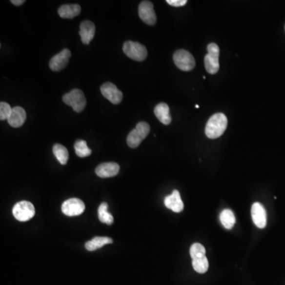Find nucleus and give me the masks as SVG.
<instances>
[{
  "label": "nucleus",
  "instance_id": "1",
  "mask_svg": "<svg viewBox=\"0 0 285 285\" xmlns=\"http://www.w3.org/2000/svg\"><path fill=\"white\" fill-rule=\"evenodd\" d=\"M227 127V118L222 113L212 115L205 126V134L209 139H217L221 137Z\"/></svg>",
  "mask_w": 285,
  "mask_h": 285
},
{
  "label": "nucleus",
  "instance_id": "2",
  "mask_svg": "<svg viewBox=\"0 0 285 285\" xmlns=\"http://www.w3.org/2000/svg\"><path fill=\"white\" fill-rule=\"evenodd\" d=\"M150 132V125L147 122H139L137 127L131 131L127 137V143L131 148H137L142 141L148 136Z\"/></svg>",
  "mask_w": 285,
  "mask_h": 285
},
{
  "label": "nucleus",
  "instance_id": "3",
  "mask_svg": "<svg viewBox=\"0 0 285 285\" xmlns=\"http://www.w3.org/2000/svg\"><path fill=\"white\" fill-rule=\"evenodd\" d=\"M63 101L66 105L72 107L76 113L83 111L86 105V97L82 90L79 89H74L63 95Z\"/></svg>",
  "mask_w": 285,
  "mask_h": 285
},
{
  "label": "nucleus",
  "instance_id": "4",
  "mask_svg": "<svg viewBox=\"0 0 285 285\" xmlns=\"http://www.w3.org/2000/svg\"><path fill=\"white\" fill-rule=\"evenodd\" d=\"M208 54L204 57V66L206 71L211 75H215L220 70V48L215 43H210L207 47Z\"/></svg>",
  "mask_w": 285,
  "mask_h": 285
},
{
  "label": "nucleus",
  "instance_id": "5",
  "mask_svg": "<svg viewBox=\"0 0 285 285\" xmlns=\"http://www.w3.org/2000/svg\"><path fill=\"white\" fill-rule=\"evenodd\" d=\"M123 52L133 61H143L147 57V50L144 45L139 42L127 41L123 45Z\"/></svg>",
  "mask_w": 285,
  "mask_h": 285
},
{
  "label": "nucleus",
  "instance_id": "6",
  "mask_svg": "<svg viewBox=\"0 0 285 285\" xmlns=\"http://www.w3.org/2000/svg\"><path fill=\"white\" fill-rule=\"evenodd\" d=\"M175 65L184 71H189L195 67L196 62L193 55L184 49H180L174 53L173 56Z\"/></svg>",
  "mask_w": 285,
  "mask_h": 285
},
{
  "label": "nucleus",
  "instance_id": "7",
  "mask_svg": "<svg viewBox=\"0 0 285 285\" xmlns=\"http://www.w3.org/2000/svg\"><path fill=\"white\" fill-rule=\"evenodd\" d=\"M12 212L16 220L21 222H25L34 217L35 215V208L33 204L22 201L14 206Z\"/></svg>",
  "mask_w": 285,
  "mask_h": 285
},
{
  "label": "nucleus",
  "instance_id": "8",
  "mask_svg": "<svg viewBox=\"0 0 285 285\" xmlns=\"http://www.w3.org/2000/svg\"><path fill=\"white\" fill-rule=\"evenodd\" d=\"M139 16L143 22L153 25L156 23L157 18L154 10L153 3L150 1H142L139 6Z\"/></svg>",
  "mask_w": 285,
  "mask_h": 285
},
{
  "label": "nucleus",
  "instance_id": "9",
  "mask_svg": "<svg viewBox=\"0 0 285 285\" xmlns=\"http://www.w3.org/2000/svg\"><path fill=\"white\" fill-rule=\"evenodd\" d=\"M61 209L66 216H80L85 210V204L80 199L71 198L63 202Z\"/></svg>",
  "mask_w": 285,
  "mask_h": 285
},
{
  "label": "nucleus",
  "instance_id": "10",
  "mask_svg": "<svg viewBox=\"0 0 285 285\" xmlns=\"http://www.w3.org/2000/svg\"><path fill=\"white\" fill-rule=\"evenodd\" d=\"M101 92L105 99L114 105L122 102L123 94L118 87L112 82H105L101 86Z\"/></svg>",
  "mask_w": 285,
  "mask_h": 285
},
{
  "label": "nucleus",
  "instance_id": "11",
  "mask_svg": "<svg viewBox=\"0 0 285 285\" xmlns=\"http://www.w3.org/2000/svg\"><path fill=\"white\" fill-rule=\"evenodd\" d=\"M252 220L258 228L263 229L267 224V213L264 206L259 202L253 204L251 207Z\"/></svg>",
  "mask_w": 285,
  "mask_h": 285
},
{
  "label": "nucleus",
  "instance_id": "12",
  "mask_svg": "<svg viewBox=\"0 0 285 285\" xmlns=\"http://www.w3.org/2000/svg\"><path fill=\"white\" fill-rule=\"evenodd\" d=\"M71 51L67 48H64L61 53L55 55L54 57L49 61V67L53 71H60L63 70L71 58Z\"/></svg>",
  "mask_w": 285,
  "mask_h": 285
},
{
  "label": "nucleus",
  "instance_id": "13",
  "mask_svg": "<svg viewBox=\"0 0 285 285\" xmlns=\"http://www.w3.org/2000/svg\"><path fill=\"white\" fill-rule=\"evenodd\" d=\"M164 204L166 208L172 210L173 212L179 213L183 212L184 209V204H183L180 193L178 190L173 191L172 194L166 196L164 199Z\"/></svg>",
  "mask_w": 285,
  "mask_h": 285
},
{
  "label": "nucleus",
  "instance_id": "14",
  "mask_svg": "<svg viewBox=\"0 0 285 285\" xmlns=\"http://www.w3.org/2000/svg\"><path fill=\"white\" fill-rule=\"evenodd\" d=\"M120 166L116 163H104L95 169V173L102 178H112L118 175Z\"/></svg>",
  "mask_w": 285,
  "mask_h": 285
},
{
  "label": "nucleus",
  "instance_id": "15",
  "mask_svg": "<svg viewBox=\"0 0 285 285\" xmlns=\"http://www.w3.org/2000/svg\"><path fill=\"white\" fill-rule=\"evenodd\" d=\"M95 34V25L92 21L86 20L80 24V35L84 44H89L94 39Z\"/></svg>",
  "mask_w": 285,
  "mask_h": 285
},
{
  "label": "nucleus",
  "instance_id": "16",
  "mask_svg": "<svg viewBox=\"0 0 285 285\" xmlns=\"http://www.w3.org/2000/svg\"><path fill=\"white\" fill-rule=\"evenodd\" d=\"M26 120V113L25 109L20 106H15L12 109L11 115L9 117L8 123L13 128H19L23 125Z\"/></svg>",
  "mask_w": 285,
  "mask_h": 285
},
{
  "label": "nucleus",
  "instance_id": "17",
  "mask_svg": "<svg viewBox=\"0 0 285 285\" xmlns=\"http://www.w3.org/2000/svg\"><path fill=\"white\" fill-rule=\"evenodd\" d=\"M154 113H155L156 118L161 122L162 124L168 125V124H170L171 123L172 118L170 116V108L166 103L162 102L158 104L155 107Z\"/></svg>",
  "mask_w": 285,
  "mask_h": 285
},
{
  "label": "nucleus",
  "instance_id": "18",
  "mask_svg": "<svg viewBox=\"0 0 285 285\" xmlns=\"http://www.w3.org/2000/svg\"><path fill=\"white\" fill-rule=\"evenodd\" d=\"M81 13V6L79 4L63 5L58 10V14L63 19H71Z\"/></svg>",
  "mask_w": 285,
  "mask_h": 285
},
{
  "label": "nucleus",
  "instance_id": "19",
  "mask_svg": "<svg viewBox=\"0 0 285 285\" xmlns=\"http://www.w3.org/2000/svg\"><path fill=\"white\" fill-rule=\"evenodd\" d=\"M113 243V239L108 237H95L85 244V247L88 251H95L106 244Z\"/></svg>",
  "mask_w": 285,
  "mask_h": 285
},
{
  "label": "nucleus",
  "instance_id": "20",
  "mask_svg": "<svg viewBox=\"0 0 285 285\" xmlns=\"http://www.w3.org/2000/svg\"><path fill=\"white\" fill-rule=\"evenodd\" d=\"M220 220L223 226L227 230L232 229L236 221L235 214L230 209H224L220 213Z\"/></svg>",
  "mask_w": 285,
  "mask_h": 285
},
{
  "label": "nucleus",
  "instance_id": "21",
  "mask_svg": "<svg viewBox=\"0 0 285 285\" xmlns=\"http://www.w3.org/2000/svg\"><path fill=\"white\" fill-rule=\"evenodd\" d=\"M53 152L54 154L55 157L59 161L60 163L62 165H66L68 161V151L63 145L56 143L53 147Z\"/></svg>",
  "mask_w": 285,
  "mask_h": 285
},
{
  "label": "nucleus",
  "instance_id": "22",
  "mask_svg": "<svg viewBox=\"0 0 285 285\" xmlns=\"http://www.w3.org/2000/svg\"><path fill=\"white\" fill-rule=\"evenodd\" d=\"M99 219L102 223L106 224L107 225H111L113 223V217L111 214L108 212V204L103 202L100 204L98 209Z\"/></svg>",
  "mask_w": 285,
  "mask_h": 285
},
{
  "label": "nucleus",
  "instance_id": "23",
  "mask_svg": "<svg viewBox=\"0 0 285 285\" xmlns=\"http://www.w3.org/2000/svg\"><path fill=\"white\" fill-rule=\"evenodd\" d=\"M74 147H75L76 155L80 158L87 157L92 153V151L87 146L86 141H82V140L76 141Z\"/></svg>",
  "mask_w": 285,
  "mask_h": 285
},
{
  "label": "nucleus",
  "instance_id": "24",
  "mask_svg": "<svg viewBox=\"0 0 285 285\" xmlns=\"http://www.w3.org/2000/svg\"><path fill=\"white\" fill-rule=\"evenodd\" d=\"M193 268L198 273H204L208 269V261L206 256L194 259L192 262Z\"/></svg>",
  "mask_w": 285,
  "mask_h": 285
},
{
  "label": "nucleus",
  "instance_id": "25",
  "mask_svg": "<svg viewBox=\"0 0 285 285\" xmlns=\"http://www.w3.org/2000/svg\"><path fill=\"white\" fill-rule=\"evenodd\" d=\"M189 253H190L192 260H194L197 258H202V257L206 256V249L202 244H194L191 245Z\"/></svg>",
  "mask_w": 285,
  "mask_h": 285
},
{
  "label": "nucleus",
  "instance_id": "26",
  "mask_svg": "<svg viewBox=\"0 0 285 285\" xmlns=\"http://www.w3.org/2000/svg\"><path fill=\"white\" fill-rule=\"evenodd\" d=\"M11 112H12V109L8 103L3 102L0 103V120L1 121L8 119Z\"/></svg>",
  "mask_w": 285,
  "mask_h": 285
},
{
  "label": "nucleus",
  "instance_id": "27",
  "mask_svg": "<svg viewBox=\"0 0 285 285\" xmlns=\"http://www.w3.org/2000/svg\"><path fill=\"white\" fill-rule=\"evenodd\" d=\"M166 2L174 7H180L186 4V0H166Z\"/></svg>",
  "mask_w": 285,
  "mask_h": 285
},
{
  "label": "nucleus",
  "instance_id": "28",
  "mask_svg": "<svg viewBox=\"0 0 285 285\" xmlns=\"http://www.w3.org/2000/svg\"><path fill=\"white\" fill-rule=\"evenodd\" d=\"M11 2L15 6H21V5L23 4L25 1L24 0H11Z\"/></svg>",
  "mask_w": 285,
  "mask_h": 285
},
{
  "label": "nucleus",
  "instance_id": "29",
  "mask_svg": "<svg viewBox=\"0 0 285 285\" xmlns=\"http://www.w3.org/2000/svg\"><path fill=\"white\" fill-rule=\"evenodd\" d=\"M196 108H197V109H198V108H199V105H195Z\"/></svg>",
  "mask_w": 285,
  "mask_h": 285
}]
</instances>
